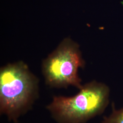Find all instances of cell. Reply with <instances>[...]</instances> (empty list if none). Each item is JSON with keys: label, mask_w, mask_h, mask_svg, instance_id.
I'll return each instance as SVG.
<instances>
[{"label": "cell", "mask_w": 123, "mask_h": 123, "mask_svg": "<svg viewBox=\"0 0 123 123\" xmlns=\"http://www.w3.org/2000/svg\"><path fill=\"white\" fill-rule=\"evenodd\" d=\"M84 65L79 45L67 38L43 61L42 72L46 83L51 87L72 86L79 89L83 85L78 72Z\"/></svg>", "instance_id": "obj_3"}, {"label": "cell", "mask_w": 123, "mask_h": 123, "mask_svg": "<svg viewBox=\"0 0 123 123\" xmlns=\"http://www.w3.org/2000/svg\"><path fill=\"white\" fill-rule=\"evenodd\" d=\"M102 123H123V107L119 110L114 108L109 115L103 118Z\"/></svg>", "instance_id": "obj_4"}, {"label": "cell", "mask_w": 123, "mask_h": 123, "mask_svg": "<svg viewBox=\"0 0 123 123\" xmlns=\"http://www.w3.org/2000/svg\"><path fill=\"white\" fill-rule=\"evenodd\" d=\"M39 97L38 80L22 62L0 70V113L17 123Z\"/></svg>", "instance_id": "obj_1"}, {"label": "cell", "mask_w": 123, "mask_h": 123, "mask_svg": "<svg viewBox=\"0 0 123 123\" xmlns=\"http://www.w3.org/2000/svg\"><path fill=\"white\" fill-rule=\"evenodd\" d=\"M79 90L71 97H53L46 109L56 122L86 123L103 114L109 105L110 89L105 84L92 81Z\"/></svg>", "instance_id": "obj_2"}]
</instances>
